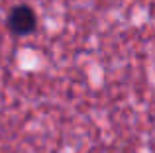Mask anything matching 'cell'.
<instances>
[{
	"label": "cell",
	"mask_w": 155,
	"mask_h": 153,
	"mask_svg": "<svg viewBox=\"0 0 155 153\" xmlns=\"http://www.w3.org/2000/svg\"><path fill=\"white\" fill-rule=\"evenodd\" d=\"M8 28L16 35H26L35 30V14L30 6H18L8 16Z\"/></svg>",
	"instance_id": "obj_1"
}]
</instances>
